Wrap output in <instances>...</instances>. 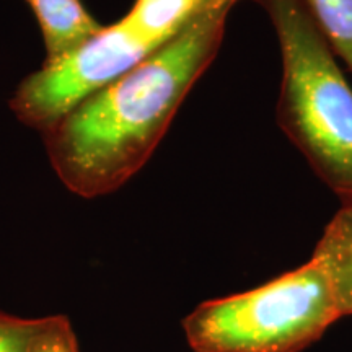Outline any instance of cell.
Here are the masks:
<instances>
[{"instance_id": "6da1fadb", "label": "cell", "mask_w": 352, "mask_h": 352, "mask_svg": "<svg viewBox=\"0 0 352 352\" xmlns=\"http://www.w3.org/2000/svg\"><path fill=\"white\" fill-rule=\"evenodd\" d=\"M230 8L197 15L44 132L52 168L69 191L87 199L109 195L142 168L217 56Z\"/></svg>"}, {"instance_id": "7a4b0ae2", "label": "cell", "mask_w": 352, "mask_h": 352, "mask_svg": "<svg viewBox=\"0 0 352 352\" xmlns=\"http://www.w3.org/2000/svg\"><path fill=\"white\" fill-rule=\"evenodd\" d=\"M283 54L277 122L316 176L352 199V88L303 0H254Z\"/></svg>"}, {"instance_id": "3957f363", "label": "cell", "mask_w": 352, "mask_h": 352, "mask_svg": "<svg viewBox=\"0 0 352 352\" xmlns=\"http://www.w3.org/2000/svg\"><path fill=\"white\" fill-rule=\"evenodd\" d=\"M338 318L327 276L310 259L248 292L201 303L183 328L195 352H302Z\"/></svg>"}, {"instance_id": "277c9868", "label": "cell", "mask_w": 352, "mask_h": 352, "mask_svg": "<svg viewBox=\"0 0 352 352\" xmlns=\"http://www.w3.org/2000/svg\"><path fill=\"white\" fill-rule=\"evenodd\" d=\"M158 47L124 19L101 26L78 46L26 77L12 96V111L23 124L44 134Z\"/></svg>"}, {"instance_id": "5b68a950", "label": "cell", "mask_w": 352, "mask_h": 352, "mask_svg": "<svg viewBox=\"0 0 352 352\" xmlns=\"http://www.w3.org/2000/svg\"><path fill=\"white\" fill-rule=\"evenodd\" d=\"M311 259L327 276L340 315H352V199L329 220Z\"/></svg>"}, {"instance_id": "8992f818", "label": "cell", "mask_w": 352, "mask_h": 352, "mask_svg": "<svg viewBox=\"0 0 352 352\" xmlns=\"http://www.w3.org/2000/svg\"><path fill=\"white\" fill-rule=\"evenodd\" d=\"M46 44V63L72 50L101 28L80 0H26Z\"/></svg>"}, {"instance_id": "52a82bcc", "label": "cell", "mask_w": 352, "mask_h": 352, "mask_svg": "<svg viewBox=\"0 0 352 352\" xmlns=\"http://www.w3.org/2000/svg\"><path fill=\"white\" fill-rule=\"evenodd\" d=\"M204 13L197 0H135L124 20L148 41L165 44Z\"/></svg>"}, {"instance_id": "ba28073f", "label": "cell", "mask_w": 352, "mask_h": 352, "mask_svg": "<svg viewBox=\"0 0 352 352\" xmlns=\"http://www.w3.org/2000/svg\"><path fill=\"white\" fill-rule=\"evenodd\" d=\"M333 52L352 72V0H303Z\"/></svg>"}, {"instance_id": "9c48e42d", "label": "cell", "mask_w": 352, "mask_h": 352, "mask_svg": "<svg viewBox=\"0 0 352 352\" xmlns=\"http://www.w3.org/2000/svg\"><path fill=\"white\" fill-rule=\"evenodd\" d=\"M30 352H78L77 336L67 316L52 315L41 318Z\"/></svg>"}, {"instance_id": "30bf717a", "label": "cell", "mask_w": 352, "mask_h": 352, "mask_svg": "<svg viewBox=\"0 0 352 352\" xmlns=\"http://www.w3.org/2000/svg\"><path fill=\"white\" fill-rule=\"evenodd\" d=\"M41 318H20L0 310V352H30Z\"/></svg>"}]
</instances>
